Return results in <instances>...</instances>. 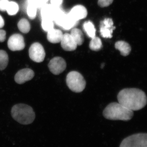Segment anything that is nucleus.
<instances>
[{
  "label": "nucleus",
  "instance_id": "20e7f679",
  "mask_svg": "<svg viewBox=\"0 0 147 147\" xmlns=\"http://www.w3.org/2000/svg\"><path fill=\"white\" fill-rule=\"evenodd\" d=\"M66 84L72 91L79 93L83 91L86 86V82L83 76L78 71H70L66 77Z\"/></svg>",
  "mask_w": 147,
  "mask_h": 147
},
{
  "label": "nucleus",
  "instance_id": "2eb2a0df",
  "mask_svg": "<svg viewBox=\"0 0 147 147\" xmlns=\"http://www.w3.org/2000/svg\"><path fill=\"white\" fill-rule=\"evenodd\" d=\"M63 35L60 30L53 28L47 32V38L51 43H57L61 42Z\"/></svg>",
  "mask_w": 147,
  "mask_h": 147
},
{
  "label": "nucleus",
  "instance_id": "393cba45",
  "mask_svg": "<svg viewBox=\"0 0 147 147\" xmlns=\"http://www.w3.org/2000/svg\"><path fill=\"white\" fill-rule=\"evenodd\" d=\"M48 1V0H28L29 3L35 6L36 8L42 7Z\"/></svg>",
  "mask_w": 147,
  "mask_h": 147
},
{
  "label": "nucleus",
  "instance_id": "9b49d317",
  "mask_svg": "<svg viewBox=\"0 0 147 147\" xmlns=\"http://www.w3.org/2000/svg\"><path fill=\"white\" fill-rule=\"evenodd\" d=\"M113 21L111 18H106L100 23V35L105 38H111L113 37V30L115 27L113 26Z\"/></svg>",
  "mask_w": 147,
  "mask_h": 147
},
{
  "label": "nucleus",
  "instance_id": "39448f33",
  "mask_svg": "<svg viewBox=\"0 0 147 147\" xmlns=\"http://www.w3.org/2000/svg\"><path fill=\"white\" fill-rule=\"evenodd\" d=\"M119 147H147V133H138L126 137Z\"/></svg>",
  "mask_w": 147,
  "mask_h": 147
},
{
  "label": "nucleus",
  "instance_id": "9d476101",
  "mask_svg": "<svg viewBox=\"0 0 147 147\" xmlns=\"http://www.w3.org/2000/svg\"><path fill=\"white\" fill-rule=\"evenodd\" d=\"M41 7L42 19H50L53 21L62 11L59 7L54 6L51 4H45Z\"/></svg>",
  "mask_w": 147,
  "mask_h": 147
},
{
  "label": "nucleus",
  "instance_id": "423d86ee",
  "mask_svg": "<svg viewBox=\"0 0 147 147\" xmlns=\"http://www.w3.org/2000/svg\"><path fill=\"white\" fill-rule=\"evenodd\" d=\"M56 24L65 30H69L76 26L78 21L71 18L68 14H65L63 11L55 18Z\"/></svg>",
  "mask_w": 147,
  "mask_h": 147
},
{
  "label": "nucleus",
  "instance_id": "6e6552de",
  "mask_svg": "<svg viewBox=\"0 0 147 147\" xmlns=\"http://www.w3.org/2000/svg\"><path fill=\"white\" fill-rule=\"evenodd\" d=\"M48 66L52 73L55 75H59L65 70L66 63L63 58L55 57L50 61Z\"/></svg>",
  "mask_w": 147,
  "mask_h": 147
},
{
  "label": "nucleus",
  "instance_id": "ddd939ff",
  "mask_svg": "<svg viewBox=\"0 0 147 147\" xmlns=\"http://www.w3.org/2000/svg\"><path fill=\"white\" fill-rule=\"evenodd\" d=\"M60 42L63 49L66 51L75 50L78 46L71 34L68 33L63 34Z\"/></svg>",
  "mask_w": 147,
  "mask_h": 147
},
{
  "label": "nucleus",
  "instance_id": "c756f323",
  "mask_svg": "<svg viewBox=\"0 0 147 147\" xmlns=\"http://www.w3.org/2000/svg\"><path fill=\"white\" fill-rule=\"evenodd\" d=\"M4 26V21L2 17L0 15V28H3Z\"/></svg>",
  "mask_w": 147,
  "mask_h": 147
},
{
  "label": "nucleus",
  "instance_id": "b1692460",
  "mask_svg": "<svg viewBox=\"0 0 147 147\" xmlns=\"http://www.w3.org/2000/svg\"><path fill=\"white\" fill-rule=\"evenodd\" d=\"M36 7L33 5L29 4L27 8V13L29 18L34 19L36 15Z\"/></svg>",
  "mask_w": 147,
  "mask_h": 147
},
{
  "label": "nucleus",
  "instance_id": "aec40b11",
  "mask_svg": "<svg viewBox=\"0 0 147 147\" xmlns=\"http://www.w3.org/2000/svg\"><path fill=\"white\" fill-rule=\"evenodd\" d=\"M9 57L4 50H0V70H4L8 65Z\"/></svg>",
  "mask_w": 147,
  "mask_h": 147
},
{
  "label": "nucleus",
  "instance_id": "7ed1b4c3",
  "mask_svg": "<svg viewBox=\"0 0 147 147\" xmlns=\"http://www.w3.org/2000/svg\"><path fill=\"white\" fill-rule=\"evenodd\" d=\"M11 114L13 118L21 124H30L35 118V114L32 108L22 103L14 105L11 109Z\"/></svg>",
  "mask_w": 147,
  "mask_h": 147
},
{
  "label": "nucleus",
  "instance_id": "a878e982",
  "mask_svg": "<svg viewBox=\"0 0 147 147\" xmlns=\"http://www.w3.org/2000/svg\"><path fill=\"white\" fill-rule=\"evenodd\" d=\"M113 0H98V5L100 7L109 6L113 3Z\"/></svg>",
  "mask_w": 147,
  "mask_h": 147
},
{
  "label": "nucleus",
  "instance_id": "a211bd4d",
  "mask_svg": "<svg viewBox=\"0 0 147 147\" xmlns=\"http://www.w3.org/2000/svg\"><path fill=\"white\" fill-rule=\"evenodd\" d=\"M83 28L86 32L87 35L90 38H93L95 36L96 29L94 25L90 21L85 22L83 25Z\"/></svg>",
  "mask_w": 147,
  "mask_h": 147
},
{
  "label": "nucleus",
  "instance_id": "bb28decb",
  "mask_svg": "<svg viewBox=\"0 0 147 147\" xmlns=\"http://www.w3.org/2000/svg\"><path fill=\"white\" fill-rule=\"evenodd\" d=\"M9 3L8 0H0V10L2 11L6 10Z\"/></svg>",
  "mask_w": 147,
  "mask_h": 147
},
{
  "label": "nucleus",
  "instance_id": "4be33fe9",
  "mask_svg": "<svg viewBox=\"0 0 147 147\" xmlns=\"http://www.w3.org/2000/svg\"><path fill=\"white\" fill-rule=\"evenodd\" d=\"M19 7L17 3L14 2L9 3L6 10L7 13L10 15H14L18 12Z\"/></svg>",
  "mask_w": 147,
  "mask_h": 147
},
{
  "label": "nucleus",
  "instance_id": "c85d7f7f",
  "mask_svg": "<svg viewBox=\"0 0 147 147\" xmlns=\"http://www.w3.org/2000/svg\"><path fill=\"white\" fill-rule=\"evenodd\" d=\"M6 32L2 30H0V42H3L6 39Z\"/></svg>",
  "mask_w": 147,
  "mask_h": 147
},
{
  "label": "nucleus",
  "instance_id": "0eeeda50",
  "mask_svg": "<svg viewBox=\"0 0 147 147\" xmlns=\"http://www.w3.org/2000/svg\"><path fill=\"white\" fill-rule=\"evenodd\" d=\"M29 54L31 59L36 63L42 62L45 57L44 48L38 42H35L31 45L29 50Z\"/></svg>",
  "mask_w": 147,
  "mask_h": 147
},
{
  "label": "nucleus",
  "instance_id": "4468645a",
  "mask_svg": "<svg viewBox=\"0 0 147 147\" xmlns=\"http://www.w3.org/2000/svg\"><path fill=\"white\" fill-rule=\"evenodd\" d=\"M68 14L74 20L78 21L86 17L88 11L84 6L77 5L74 7Z\"/></svg>",
  "mask_w": 147,
  "mask_h": 147
},
{
  "label": "nucleus",
  "instance_id": "f03ea898",
  "mask_svg": "<svg viewBox=\"0 0 147 147\" xmlns=\"http://www.w3.org/2000/svg\"><path fill=\"white\" fill-rule=\"evenodd\" d=\"M104 117L111 120H130L133 116V111L119 102H112L105 108L103 112Z\"/></svg>",
  "mask_w": 147,
  "mask_h": 147
},
{
  "label": "nucleus",
  "instance_id": "f257e3e1",
  "mask_svg": "<svg viewBox=\"0 0 147 147\" xmlns=\"http://www.w3.org/2000/svg\"><path fill=\"white\" fill-rule=\"evenodd\" d=\"M119 102L132 111L141 110L147 104L146 94L137 88H126L121 90L117 96Z\"/></svg>",
  "mask_w": 147,
  "mask_h": 147
},
{
  "label": "nucleus",
  "instance_id": "412c9836",
  "mask_svg": "<svg viewBox=\"0 0 147 147\" xmlns=\"http://www.w3.org/2000/svg\"><path fill=\"white\" fill-rule=\"evenodd\" d=\"M18 27L20 31L24 33L28 32L30 29V26L29 21L25 18H23L19 21Z\"/></svg>",
  "mask_w": 147,
  "mask_h": 147
},
{
  "label": "nucleus",
  "instance_id": "6ab92c4d",
  "mask_svg": "<svg viewBox=\"0 0 147 147\" xmlns=\"http://www.w3.org/2000/svg\"><path fill=\"white\" fill-rule=\"evenodd\" d=\"M102 42L101 40L98 37L95 36L92 38L90 42L89 47L91 50L94 51H98L102 47Z\"/></svg>",
  "mask_w": 147,
  "mask_h": 147
},
{
  "label": "nucleus",
  "instance_id": "5701e85b",
  "mask_svg": "<svg viewBox=\"0 0 147 147\" xmlns=\"http://www.w3.org/2000/svg\"><path fill=\"white\" fill-rule=\"evenodd\" d=\"M41 26L43 30L47 32L54 28L53 21L50 19H42Z\"/></svg>",
  "mask_w": 147,
  "mask_h": 147
},
{
  "label": "nucleus",
  "instance_id": "dca6fc26",
  "mask_svg": "<svg viewBox=\"0 0 147 147\" xmlns=\"http://www.w3.org/2000/svg\"><path fill=\"white\" fill-rule=\"evenodd\" d=\"M115 47L120 52L122 56H128L131 51V47L127 42L124 41H119L116 42Z\"/></svg>",
  "mask_w": 147,
  "mask_h": 147
},
{
  "label": "nucleus",
  "instance_id": "f3484780",
  "mask_svg": "<svg viewBox=\"0 0 147 147\" xmlns=\"http://www.w3.org/2000/svg\"><path fill=\"white\" fill-rule=\"evenodd\" d=\"M70 34L77 45H81L83 44L84 41V35L81 30L77 28L73 29Z\"/></svg>",
  "mask_w": 147,
  "mask_h": 147
},
{
  "label": "nucleus",
  "instance_id": "f8f14e48",
  "mask_svg": "<svg viewBox=\"0 0 147 147\" xmlns=\"http://www.w3.org/2000/svg\"><path fill=\"white\" fill-rule=\"evenodd\" d=\"M34 76V71L32 69L24 68L16 73L14 76V80L17 84H22L31 80Z\"/></svg>",
  "mask_w": 147,
  "mask_h": 147
},
{
  "label": "nucleus",
  "instance_id": "1a4fd4ad",
  "mask_svg": "<svg viewBox=\"0 0 147 147\" xmlns=\"http://www.w3.org/2000/svg\"><path fill=\"white\" fill-rule=\"evenodd\" d=\"M8 48L12 51L24 50L25 43L24 37L20 34H14L10 37L7 42Z\"/></svg>",
  "mask_w": 147,
  "mask_h": 147
},
{
  "label": "nucleus",
  "instance_id": "cd10ccee",
  "mask_svg": "<svg viewBox=\"0 0 147 147\" xmlns=\"http://www.w3.org/2000/svg\"><path fill=\"white\" fill-rule=\"evenodd\" d=\"M62 2L63 0H51V5L57 7H59Z\"/></svg>",
  "mask_w": 147,
  "mask_h": 147
}]
</instances>
